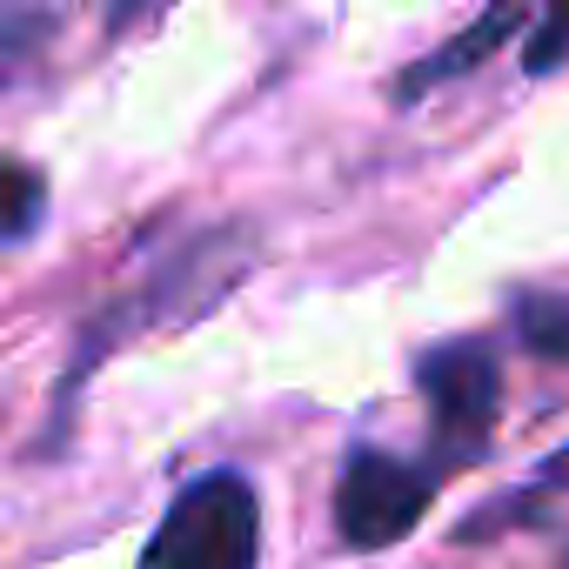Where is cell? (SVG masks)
<instances>
[{"label": "cell", "mask_w": 569, "mask_h": 569, "mask_svg": "<svg viewBox=\"0 0 569 569\" xmlns=\"http://www.w3.org/2000/svg\"><path fill=\"white\" fill-rule=\"evenodd\" d=\"M254 228H241V221H228V228H201V234H188L174 254H161L134 289H121L88 329H81V342H74V369H68V382H61V402H54V429L68 422V409H74V389L108 362V356H121L128 342H141V336H154V329H188V322H201L208 309H221L228 302V289L254 268Z\"/></svg>", "instance_id": "6da1fadb"}, {"label": "cell", "mask_w": 569, "mask_h": 569, "mask_svg": "<svg viewBox=\"0 0 569 569\" xmlns=\"http://www.w3.org/2000/svg\"><path fill=\"white\" fill-rule=\"evenodd\" d=\"M261 556V496L241 469H201L174 489L141 569H254Z\"/></svg>", "instance_id": "7a4b0ae2"}, {"label": "cell", "mask_w": 569, "mask_h": 569, "mask_svg": "<svg viewBox=\"0 0 569 569\" xmlns=\"http://www.w3.org/2000/svg\"><path fill=\"white\" fill-rule=\"evenodd\" d=\"M416 389L429 402V456L436 469H469L496 442L502 416V362L482 336H456L416 356Z\"/></svg>", "instance_id": "3957f363"}, {"label": "cell", "mask_w": 569, "mask_h": 569, "mask_svg": "<svg viewBox=\"0 0 569 569\" xmlns=\"http://www.w3.org/2000/svg\"><path fill=\"white\" fill-rule=\"evenodd\" d=\"M442 469L429 456H402V449H382V442H362L349 449L342 476H336V536L362 556L376 549H396L422 529V516L436 509L442 496Z\"/></svg>", "instance_id": "277c9868"}, {"label": "cell", "mask_w": 569, "mask_h": 569, "mask_svg": "<svg viewBox=\"0 0 569 569\" xmlns=\"http://www.w3.org/2000/svg\"><path fill=\"white\" fill-rule=\"evenodd\" d=\"M74 21L81 0H0V108L54 74Z\"/></svg>", "instance_id": "5b68a950"}, {"label": "cell", "mask_w": 569, "mask_h": 569, "mask_svg": "<svg viewBox=\"0 0 569 569\" xmlns=\"http://www.w3.org/2000/svg\"><path fill=\"white\" fill-rule=\"evenodd\" d=\"M569 509V442L556 456H542L522 482H509L502 496H489L476 516L456 522V542H489V536H509V529H536V522H556Z\"/></svg>", "instance_id": "8992f818"}, {"label": "cell", "mask_w": 569, "mask_h": 569, "mask_svg": "<svg viewBox=\"0 0 569 569\" xmlns=\"http://www.w3.org/2000/svg\"><path fill=\"white\" fill-rule=\"evenodd\" d=\"M516 28H529V0H489V8L456 34V41H442L436 54H422L416 68H402V88H396V101H422L429 88H449V81H462L476 61H489Z\"/></svg>", "instance_id": "52a82bcc"}, {"label": "cell", "mask_w": 569, "mask_h": 569, "mask_svg": "<svg viewBox=\"0 0 569 569\" xmlns=\"http://www.w3.org/2000/svg\"><path fill=\"white\" fill-rule=\"evenodd\" d=\"M48 221V174L28 161H0V241H28Z\"/></svg>", "instance_id": "ba28073f"}, {"label": "cell", "mask_w": 569, "mask_h": 569, "mask_svg": "<svg viewBox=\"0 0 569 569\" xmlns=\"http://www.w3.org/2000/svg\"><path fill=\"white\" fill-rule=\"evenodd\" d=\"M569 61V0H542V14H529L522 34V74H556Z\"/></svg>", "instance_id": "9c48e42d"}, {"label": "cell", "mask_w": 569, "mask_h": 569, "mask_svg": "<svg viewBox=\"0 0 569 569\" xmlns=\"http://www.w3.org/2000/svg\"><path fill=\"white\" fill-rule=\"evenodd\" d=\"M516 322H522V342H529V349L569 356V302H562V296H529V302L516 309Z\"/></svg>", "instance_id": "30bf717a"}]
</instances>
